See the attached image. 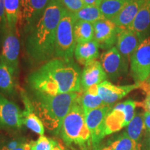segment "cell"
<instances>
[{
    "instance_id": "obj_1",
    "label": "cell",
    "mask_w": 150,
    "mask_h": 150,
    "mask_svg": "<svg viewBox=\"0 0 150 150\" xmlns=\"http://www.w3.org/2000/svg\"><path fill=\"white\" fill-rule=\"evenodd\" d=\"M81 73L72 60L55 59L47 61L28 76V83L33 92L56 95L81 93Z\"/></svg>"
},
{
    "instance_id": "obj_2",
    "label": "cell",
    "mask_w": 150,
    "mask_h": 150,
    "mask_svg": "<svg viewBox=\"0 0 150 150\" xmlns=\"http://www.w3.org/2000/svg\"><path fill=\"white\" fill-rule=\"evenodd\" d=\"M66 10L62 0H50L42 16L29 30L25 47L33 61L40 63L54 57L56 30Z\"/></svg>"
},
{
    "instance_id": "obj_3",
    "label": "cell",
    "mask_w": 150,
    "mask_h": 150,
    "mask_svg": "<svg viewBox=\"0 0 150 150\" xmlns=\"http://www.w3.org/2000/svg\"><path fill=\"white\" fill-rule=\"evenodd\" d=\"M34 93V105L39 117L49 131L58 134L63 120L79 98L80 93H70L50 95Z\"/></svg>"
},
{
    "instance_id": "obj_4",
    "label": "cell",
    "mask_w": 150,
    "mask_h": 150,
    "mask_svg": "<svg viewBox=\"0 0 150 150\" xmlns=\"http://www.w3.org/2000/svg\"><path fill=\"white\" fill-rule=\"evenodd\" d=\"M79 97L80 95L63 120L60 134L67 146L86 150L92 145L91 135Z\"/></svg>"
},
{
    "instance_id": "obj_5",
    "label": "cell",
    "mask_w": 150,
    "mask_h": 150,
    "mask_svg": "<svg viewBox=\"0 0 150 150\" xmlns=\"http://www.w3.org/2000/svg\"><path fill=\"white\" fill-rule=\"evenodd\" d=\"M74 17L72 13L65 11L56 30L54 57L72 60L74 54L76 42L74 35Z\"/></svg>"
},
{
    "instance_id": "obj_6",
    "label": "cell",
    "mask_w": 150,
    "mask_h": 150,
    "mask_svg": "<svg viewBox=\"0 0 150 150\" xmlns=\"http://www.w3.org/2000/svg\"><path fill=\"white\" fill-rule=\"evenodd\" d=\"M137 102L127 100L119 103L110 110L105 122V135L111 134L127 127L135 116Z\"/></svg>"
},
{
    "instance_id": "obj_7",
    "label": "cell",
    "mask_w": 150,
    "mask_h": 150,
    "mask_svg": "<svg viewBox=\"0 0 150 150\" xmlns=\"http://www.w3.org/2000/svg\"><path fill=\"white\" fill-rule=\"evenodd\" d=\"M131 76L135 83H142L150 76V36L144 39L130 58Z\"/></svg>"
},
{
    "instance_id": "obj_8",
    "label": "cell",
    "mask_w": 150,
    "mask_h": 150,
    "mask_svg": "<svg viewBox=\"0 0 150 150\" xmlns=\"http://www.w3.org/2000/svg\"><path fill=\"white\" fill-rule=\"evenodd\" d=\"M112 108L110 106H104L86 112V122L91 135L92 145L98 147L105 135L106 118Z\"/></svg>"
},
{
    "instance_id": "obj_9",
    "label": "cell",
    "mask_w": 150,
    "mask_h": 150,
    "mask_svg": "<svg viewBox=\"0 0 150 150\" xmlns=\"http://www.w3.org/2000/svg\"><path fill=\"white\" fill-rule=\"evenodd\" d=\"M94 39L102 50H109L114 47L121 29L117 27L111 20H101L93 24Z\"/></svg>"
},
{
    "instance_id": "obj_10",
    "label": "cell",
    "mask_w": 150,
    "mask_h": 150,
    "mask_svg": "<svg viewBox=\"0 0 150 150\" xmlns=\"http://www.w3.org/2000/svg\"><path fill=\"white\" fill-rule=\"evenodd\" d=\"M50 0H20L19 22L29 30L42 16Z\"/></svg>"
},
{
    "instance_id": "obj_11",
    "label": "cell",
    "mask_w": 150,
    "mask_h": 150,
    "mask_svg": "<svg viewBox=\"0 0 150 150\" xmlns=\"http://www.w3.org/2000/svg\"><path fill=\"white\" fill-rule=\"evenodd\" d=\"M22 125V110L0 94V129H20Z\"/></svg>"
},
{
    "instance_id": "obj_12",
    "label": "cell",
    "mask_w": 150,
    "mask_h": 150,
    "mask_svg": "<svg viewBox=\"0 0 150 150\" xmlns=\"http://www.w3.org/2000/svg\"><path fill=\"white\" fill-rule=\"evenodd\" d=\"M100 60L106 75L111 79H116L127 72L128 63L124 59L116 47L104 52Z\"/></svg>"
},
{
    "instance_id": "obj_13",
    "label": "cell",
    "mask_w": 150,
    "mask_h": 150,
    "mask_svg": "<svg viewBox=\"0 0 150 150\" xmlns=\"http://www.w3.org/2000/svg\"><path fill=\"white\" fill-rule=\"evenodd\" d=\"M20 50V42L19 40L18 29H9L6 28L4 35L2 49L0 54L6 63L13 67L18 72L19 54Z\"/></svg>"
},
{
    "instance_id": "obj_14",
    "label": "cell",
    "mask_w": 150,
    "mask_h": 150,
    "mask_svg": "<svg viewBox=\"0 0 150 150\" xmlns=\"http://www.w3.org/2000/svg\"><path fill=\"white\" fill-rule=\"evenodd\" d=\"M137 88H140V83L117 86L106 80L98 85L99 95L106 106L114 104Z\"/></svg>"
},
{
    "instance_id": "obj_15",
    "label": "cell",
    "mask_w": 150,
    "mask_h": 150,
    "mask_svg": "<svg viewBox=\"0 0 150 150\" xmlns=\"http://www.w3.org/2000/svg\"><path fill=\"white\" fill-rule=\"evenodd\" d=\"M144 39L141 35L128 29H122L118 34L116 47L124 59L128 63L131 55Z\"/></svg>"
},
{
    "instance_id": "obj_16",
    "label": "cell",
    "mask_w": 150,
    "mask_h": 150,
    "mask_svg": "<svg viewBox=\"0 0 150 150\" xmlns=\"http://www.w3.org/2000/svg\"><path fill=\"white\" fill-rule=\"evenodd\" d=\"M20 94L24 104V110H22L23 125L33 132L43 136L45 127L40 117L37 115L33 103L24 91H21Z\"/></svg>"
},
{
    "instance_id": "obj_17",
    "label": "cell",
    "mask_w": 150,
    "mask_h": 150,
    "mask_svg": "<svg viewBox=\"0 0 150 150\" xmlns=\"http://www.w3.org/2000/svg\"><path fill=\"white\" fill-rule=\"evenodd\" d=\"M107 78L101 62L93 60L84 65L81 72V91H86L91 86L102 83Z\"/></svg>"
},
{
    "instance_id": "obj_18",
    "label": "cell",
    "mask_w": 150,
    "mask_h": 150,
    "mask_svg": "<svg viewBox=\"0 0 150 150\" xmlns=\"http://www.w3.org/2000/svg\"><path fill=\"white\" fill-rule=\"evenodd\" d=\"M146 0H129L120 12L111 21L121 29H128Z\"/></svg>"
},
{
    "instance_id": "obj_19",
    "label": "cell",
    "mask_w": 150,
    "mask_h": 150,
    "mask_svg": "<svg viewBox=\"0 0 150 150\" xmlns=\"http://www.w3.org/2000/svg\"><path fill=\"white\" fill-rule=\"evenodd\" d=\"M18 72L0 58V92L6 95L16 93V76Z\"/></svg>"
},
{
    "instance_id": "obj_20",
    "label": "cell",
    "mask_w": 150,
    "mask_h": 150,
    "mask_svg": "<svg viewBox=\"0 0 150 150\" xmlns=\"http://www.w3.org/2000/svg\"><path fill=\"white\" fill-rule=\"evenodd\" d=\"M128 29L144 38L150 31V0H146Z\"/></svg>"
},
{
    "instance_id": "obj_21",
    "label": "cell",
    "mask_w": 150,
    "mask_h": 150,
    "mask_svg": "<svg viewBox=\"0 0 150 150\" xmlns=\"http://www.w3.org/2000/svg\"><path fill=\"white\" fill-rule=\"evenodd\" d=\"M99 48L97 43L94 40L87 42L77 43L74 54L75 59L79 64L85 65L99 57Z\"/></svg>"
},
{
    "instance_id": "obj_22",
    "label": "cell",
    "mask_w": 150,
    "mask_h": 150,
    "mask_svg": "<svg viewBox=\"0 0 150 150\" xmlns=\"http://www.w3.org/2000/svg\"><path fill=\"white\" fill-rule=\"evenodd\" d=\"M79 101L85 114L91 110L106 106L99 95L98 85L93 86L82 93L81 92Z\"/></svg>"
},
{
    "instance_id": "obj_23",
    "label": "cell",
    "mask_w": 150,
    "mask_h": 150,
    "mask_svg": "<svg viewBox=\"0 0 150 150\" xmlns=\"http://www.w3.org/2000/svg\"><path fill=\"white\" fill-rule=\"evenodd\" d=\"M4 1L6 27L16 29L20 18V0H4Z\"/></svg>"
},
{
    "instance_id": "obj_24",
    "label": "cell",
    "mask_w": 150,
    "mask_h": 150,
    "mask_svg": "<svg viewBox=\"0 0 150 150\" xmlns=\"http://www.w3.org/2000/svg\"><path fill=\"white\" fill-rule=\"evenodd\" d=\"M74 35L76 44L93 40V24L81 20L75 21L74 24Z\"/></svg>"
},
{
    "instance_id": "obj_25",
    "label": "cell",
    "mask_w": 150,
    "mask_h": 150,
    "mask_svg": "<svg viewBox=\"0 0 150 150\" xmlns=\"http://www.w3.org/2000/svg\"><path fill=\"white\" fill-rule=\"evenodd\" d=\"M129 0H103L99 8L106 20H112L117 16Z\"/></svg>"
},
{
    "instance_id": "obj_26",
    "label": "cell",
    "mask_w": 150,
    "mask_h": 150,
    "mask_svg": "<svg viewBox=\"0 0 150 150\" xmlns=\"http://www.w3.org/2000/svg\"><path fill=\"white\" fill-rule=\"evenodd\" d=\"M145 129L144 113H138L135 115L132 120L129 124L124 134L136 142H139L143 136Z\"/></svg>"
},
{
    "instance_id": "obj_27",
    "label": "cell",
    "mask_w": 150,
    "mask_h": 150,
    "mask_svg": "<svg viewBox=\"0 0 150 150\" xmlns=\"http://www.w3.org/2000/svg\"><path fill=\"white\" fill-rule=\"evenodd\" d=\"M75 21H81L91 22L94 24L95 22L101 20H104V17L99 10V6H84L83 8L73 13Z\"/></svg>"
},
{
    "instance_id": "obj_28",
    "label": "cell",
    "mask_w": 150,
    "mask_h": 150,
    "mask_svg": "<svg viewBox=\"0 0 150 150\" xmlns=\"http://www.w3.org/2000/svg\"><path fill=\"white\" fill-rule=\"evenodd\" d=\"M106 148L108 150H140V145L139 142H136L123 134Z\"/></svg>"
},
{
    "instance_id": "obj_29",
    "label": "cell",
    "mask_w": 150,
    "mask_h": 150,
    "mask_svg": "<svg viewBox=\"0 0 150 150\" xmlns=\"http://www.w3.org/2000/svg\"><path fill=\"white\" fill-rule=\"evenodd\" d=\"M30 145L31 150H53L58 145V143L55 140L43 135L39 137L36 141L31 142Z\"/></svg>"
},
{
    "instance_id": "obj_30",
    "label": "cell",
    "mask_w": 150,
    "mask_h": 150,
    "mask_svg": "<svg viewBox=\"0 0 150 150\" xmlns=\"http://www.w3.org/2000/svg\"><path fill=\"white\" fill-rule=\"evenodd\" d=\"M65 8L70 12H76L85 6L83 0H62Z\"/></svg>"
},
{
    "instance_id": "obj_31",
    "label": "cell",
    "mask_w": 150,
    "mask_h": 150,
    "mask_svg": "<svg viewBox=\"0 0 150 150\" xmlns=\"http://www.w3.org/2000/svg\"><path fill=\"white\" fill-rule=\"evenodd\" d=\"M140 88L145 91L146 97L143 102L139 103L138 104H140V106H142L146 112H150V87L145 82H143V83H140Z\"/></svg>"
},
{
    "instance_id": "obj_32",
    "label": "cell",
    "mask_w": 150,
    "mask_h": 150,
    "mask_svg": "<svg viewBox=\"0 0 150 150\" xmlns=\"http://www.w3.org/2000/svg\"><path fill=\"white\" fill-rule=\"evenodd\" d=\"M0 150H31L30 143H18V142H11L8 145H4Z\"/></svg>"
},
{
    "instance_id": "obj_33",
    "label": "cell",
    "mask_w": 150,
    "mask_h": 150,
    "mask_svg": "<svg viewBox=\"0 0 150 150\" xmlns=\"http://www.w3.org/2000/svg\"><path fill=\"white\" fill-rule=\"evenodd\" d=\"M2 22H4V24H6L4 1V0H0V24Z\"/></svg>"
},
{
    "instance_id": "obj_34",
    "label": "cell",
    "mask_w": 150,
    "mask_h": 150,
    "mask_svg": "<svg viewBox=\"0 0 150 150\" xmlns=\"http://www.w3.org/2000/svg\"><path fill=\"white\" fill-rule=\"evenodd\" d=\"M144 122H145L146 130L147 132H150V112H145V113H144Z\"/></svg>"
},
{
    "instance_id": "obj_35",
    "label": "cell",
    "mask_w": 150,
    "mask_h": 150,
    "mask_svg": "<svg viewBox=\"0 0 150 150\" xmlns=\"http://www.w3.org/2000/svg\"><path fill=\"white\" fill-rule=\"evenodd\" d=\"M85 6H99V0H83Z\"/></svg>"
},
{
    "instance_id": "obj_36",
    "label": "cell",
    "mask_w": 150,
    "mask_h": 150,
    "mask_svg": "<svg viewBox=\"0 0 150 150\" xmlns=\"http://www.w3.org/2000/svg\"><path fill=\"white\" fill-rule=\"evenodd\" d=\"M148 133L147 139V150H150V132Z\"/></svg>"
},
{
    "instance_id": "obj_37",
    "label": "cell",
    "mask_w": 150,
    "mask_h": 150,
    "mask_svg": "<svg viewBox=\"0 0 150 150\" xmlns=\"http://www.w3.org/2000/svg\"><path fill=\"white\" fill-rule=\"evenodd\" d=\"M53 150H63V149H62V148H61V147H59V145H58L55 148H54V149Z\"/></svg>"
},
{
    "instance_id": "obj_38",
    "label": "cell",
    "mask_w": 150,
    "mask_h": 150,
    "mask_svg": "<svg viewBox=\"0 0 150 150\" xmlns=\"http://www.w3.org/2000/svg\"><path fill=\"white\" fill-rule=\"evenodd\" d=\"M145 83H147V85L148 86H149V87H150V76H149V78H148L147 79V81H145Z\"/></svg>"
},
{
    "instance_id": "obj_39",
    "label": "cell",
    "mask_w": 150,
    "mask_h": 150,
    "mask_svg": "<svg viewBox=\"0 0 150 150\" xmlns=\"http://www.w3.org/2000/svg\"><path fill=\"white\" fill-rule=\"evenodd\" d=\"M102 150H108V149H107V148H106V147H105V148H104V149H103Z\"/></svg>"
},
{
    "instance_id": "obj_40",
    "label": "cell",
    "mask_w": 150,
    "mask_h": 150,
    "mask_svg": "<svg viewBox=\"0 0 150 150\" xmlns=\"http://www.w3.org/2000/svg\"><path fill=\"white\" fill-rule=\"evenodd\" d=\"M102 1H103V0H99V4H100L101 2H102Z\"/></svg>"
}]
</instances>
